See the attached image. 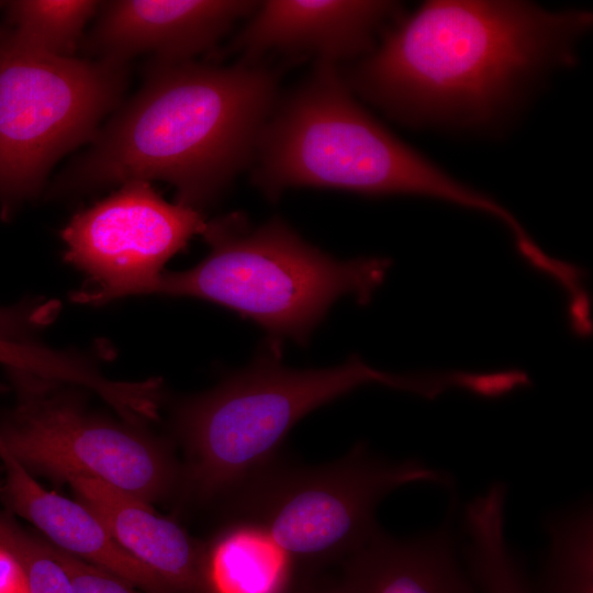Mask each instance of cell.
Segmentation results:
<instances>
[{"mask_svg":"<svg viewBox=\"0 0 593 593\" xmlns=\"http://www.w3.org/2000/svg\"><path fill=\"white\" fill-rule=\"evenodd\" d=\"M53 313L48 303L0 306V340L36 342L35 334L49 322Z\"/></svg>","mask_w":593,"mask_h":593,"instance_id":"obj_22","label":"cell"},{"mask_svg":"<svg viewBox=\"0 0 593 593\" xmlns=\"http://www.w3.org/2000/svg\"><path fill=\"white\" fill-rule=\"evenodd\" d=\"M591 25L583 10L428 1L402 12L342 75L354 94L399 122L479 127L544 75L570 66Z\"/></svg>","mask_w":593,"mask_h":593,"instance_id":"obj_1","label":"cell"},{"mask_svg":"<svg viewBox=\"0 0 593 593\" xmlns=\"http://www.w3.org/2000/svg\"><path fill=\"white\" fill-rule=\"evenodd\" d=\"M202 236L209 255L190 269L163 272L146 294L204 299L301 344L338 298L367 304L392 265L336 259L279 219L251 228L243 215H225L206 222Z\"/></svg>","mask_w":593,"mask_h":593,"instance_id":"obj_5","label":"cell"},{"mask_svg":"<svg viewBox=\"0 0 593 593\" xmlns=\"http://www.w3.org/2000/svg\"><path fill=\"white\" fill-rule=\"evenodd\" d=\"M100 1L19 0L5 4L9 25L33 48L57 57H72L83 29Z\"/></svg>","mask_w":593,"mask_h":593,"instance_id":"obj_17","label":"cell"},{"mask_svg":"<svg viewBox=\"0 0 593 593\" xmlns=\"http://www.w3.org/2000/svg\"><path fill=\"white\" fill-rule=\"evenodd\" d=\"M253 166V183L269 200L295 187L416 195L485 213L508 232L519 226L494 198L451 177L385 128L358 102L339 66L326 60H316L305 80L279 99Z\"/></svg>","mask_w":593,"mask_h":593,"instance_id":"obj_3","label":"cell"},{"mask_svg":"<svg viewBox=\"0 0 593 593\" xmlns=\"http://www.w3.org/2000/svg\"><path fill=\"white\" fill-rule=\"evenodd\" d=\"M11 376L20 398L0 423V443L30 473L99 480L147 503L182 482L167 446L143 426L91 412L65 383Z\"/></svg>","mask_w":593,"mask_h":593,"instance_id":"obj_8","label":"cell"},{"mask_svg":"<svg viewBox=\"0 0 593 593\" xmlns=\"http://www.w3.org/2000/svg\"><path fill=\"white\" fill-rule=\"evenodd\" d=\"M345 561L347 593H474L447 525L406 539L379 529Z\"/></svg>","mask_w":593,"mask_h":593,"instance_id":"obj_14","label":"cell"},{"mask_svg":"<svg viewBox=\"0 0 593 593\" xmlns=\"http://www.w3.org/2000/svg\"><path fill=\"white\" fill-rule=\"evenodd\" d=\"M0 593H27L20 566L2 548H0Z\"/></svg>","mask_w":593,"mask_h":593,"instance_id":"obj_23","label":"cell"},{"mask_svg":"<svg viewBox=\"0 0 593 593\" xmlns=\"http://www.w3.org/2000/svg\"><path fill=\"white\" fill-rule=\"evenodd\" d=\"M0 5H2V2H0Z\"/></svg>","mask_w":593,"mask_h":593,"instance_id":"obj_26","label":"cell"},{"mask_svg":"<svg viewBox=\"0 0 593 593\" xmlns=\"http://www.w3.org/2000/svg\"><path fill=\"white\" fill-rule=\"evenodd\" d=\"M506 488L494 483L465 510L467 555L482 593H530L504 534Z\"/></svg>","mask_w":593,"mask_h":593,"instance_id":"obj_16","label":"cell"},{"mask_svg":"<svg viewBox=\"0 0 593 593\" xmlns=\"http://www.w3.org/2000/svg\"><path fill=\"white\" fill-rule=\"evenodd\" d=\"M125 64L44 54L0 27V209L42 190L66 154L92 142L126 88Z\"/></svg>","mask_w":593,"mask_h":593,"instance_id":"obj_6","label":"cell"},{"mask_svg":"<svg viewBox=\"0 0 593 593\" xmlns=\"http://www.w3.org/2000/svg\"><path fill=\"white\" fill-rule=\"evenodd\" d=\"M293 563L264 527L231 519L202 548L205 593H286Z\"/></svg>","mask_w":593,"mask_h":593,"instance_id":"obj_15","label":"cell"},{"mask_svg":"<svg viewBox=\"0 0 593 593\" xmlns=\"http://www.w3.org/2000/svg\"><path fill=\"white\" fill-rule=\"evenodd\" d=\"M434 399L438 372L398 374L377 370L358 356L324 369H290L278 349L188 398L174 411V430L183 445L182 482L202 500L224 499L276 458L290 429L306 414L366 384Z\"/></svg>","mask_w":593,"mask_h":593,"instance_id":"obj_4","label":"cell"},{"mask_svg":"<svg viewBox=\"0 0 593 593\" xmlns=\"http://www.w3.org/2000/svg\"><path fill=\"white\" fill-rule=\"evenodd\" d=\"M259 1L115 0L101 2L85 38L87 58L125 64L141 54L150 61L178 64L216 47L235 22L249 18Z\"/></svg>","mask_w":593,"mask_h":593,"instance_id":"obj_10","label":"cell"},{"mask_svg":"<svg viewBox=\"0 0 593 593\" xmlns=\"http://www.w3.org/2000/svg\"><path fill=\"white\" fill-rule=\"evenodd\" d=\"M317 593H347V592L345 591L344 586L340 583L339 585L335 588L325 590L324 592H317Z\"/></svg>","mask_w":593,"mask_h":593,"instance_id":"obj_24","label":"cell"},{"mask_svg":"<svg viewBox=\"0 0 593 593\" xmlns=\"http://www.w3.org/2000/svg\"><path fill=\"white\" fill-rule=\"evenodd\" d=\"M593 517L589 503L551 518L541 593H593Z\"/></svg>","mask_w":593,"mask_h":593,"instance_id":"obj_18","label":"cell"},{"mask_svg":"<svg viewBox=\"0 0 593 593\" xmlns=\"http://www.w3.org/2000/svg\"><path fill=\"white\" fill-rule=\"evenodd\" d=\"M7 391V387L2 383H0V394Z\"/></svg>","mask_w":593,"mask_h":593,"instance_id":"obj_25","label":"cell"},{"mask_svg":"<svg viewBox=\"0 0 593 593\" xmlns=\"http://www.w3.org/2000/svg\"><path fill=\"white\" fill-rule=\"evenodd\" d=\"M205 226L200 211L167 202L149 181L122 183L76 213L61 231L65 261L86 273L91 284L75 300L104 304L146 294L166 262Z\"/></svg>","mask_w":593,"mask_h":593,"instance_id":"obj_9","label":"cell"},{"mask_svg":"<svg viewBox=\"0 0 593 593\" xmlns=\"http://www.w3.org/2000/svg\"><path fill=\"white\" fill-rule=\"evenodd\" d=\"M45 541L67 572L74 593H143L118 575Z\"/></svg>","mask_w":593,"mask_h":593,"instance_id":"obj_21","label":"cell"},{"mask_svg":"<svg viewBox=\"0 0 593 593\" xmlns=\"http://www.w3.org/2000/svg\"><path fill=\"white\" fill-rule=\"evenodd\" d=\"M0 365L11 373L34 376L88 390L96 388L99 382L97 366L89 358L47 348L37 342L0 340Z\"/></svg>","mask_w":593,"mask_h":593,"instance_id":"obj_19","label":"cell"},{"mask_svg":"<svg viewBox=\"0 0 593 593\" xmlns=\"http://www.w3.org/2000/svg\"><path fill=\"white\" fill-rule=\"evenodd\" d=\"M115 541L156 573L174 593H205L202 547L149 503L99 480L68 482Z\"/></svg>","mask_w":593,"mask_h":593,"instance_id":"obj_13","label":"cell"},{"mask_svg":"<svg viewBox=\"0 0 593 593\" xmlns=\"http://www.w3.org/2000/svg\"><path fill=\"white\" fill-rule=\"evenodd\" d=\"M0 460L4 470L0 485L2 500L40 529L48 542L146 593H174L156 573L115 541L91 510L43 488L1 443Z\"/></svg>","mask_w":593,"mask_h":593,"instance_id":"obj_12","label":"cell"},{"mask_svg":"<svg viewBox=\"0 0 593 593\" xmlns=\"http://www.w3.org/2000/svg\"><path fill=\"white\" fill-rule=\"evenodd\" d=\"M0 548L20 566L27 593H74L67 572L53 556L45 539L31 535L2 512Z\"/></svg>","mask_w":593,"mask_h":593,"instance_id":"obj_20","label":"cell"},{"mask_svg":"<svg viewBox=\"0 0 593 593\" xmlns=\"http://www.w3.org/2000/svg\"><path fill=\"white\" fill-rule=\"evenodd\" d=\"M450 486L449 474L407 459L390 461L356 445L331 463L301 466L273 458L224 500L231 519L264 527L295 561L347 559L380 528L379 503L412 483Z\"/></svg>","mask_w":593,"mask_h":593,"instance_id":"obj_7","label":"cell"},{"mask_svg":"<svg viewBox=\"0 0 593 593\" xmlns=\"http://www.w3.org/2000/svg\"><path fill=\"white\" fill-rule=\"evenodd\" d=\"M279 77L261 60L150 61L141 89L60 174L51 195L161 180L174 186L177 203L200 211L253 166L280 99Z\"/></svg>","mask_w":593,"mask_h":593,"instance_id":"obj_2","label":"cell"},{"mask_svg":"<svg viewBox=\"0 0 593 593\" xmlns=\"http://www.w3.org/2000/svg\"><path fill=\"white\" fill-rule=\"evenodd\" d=\"M402 12L394 1H261L224 53L244 61H260L270 52L314 55L339 66L367 55Z\"/></svg>","mask_w":593,"mask_h":593,"instance_id":"obj_11","label":"cell"}]
</instances>
